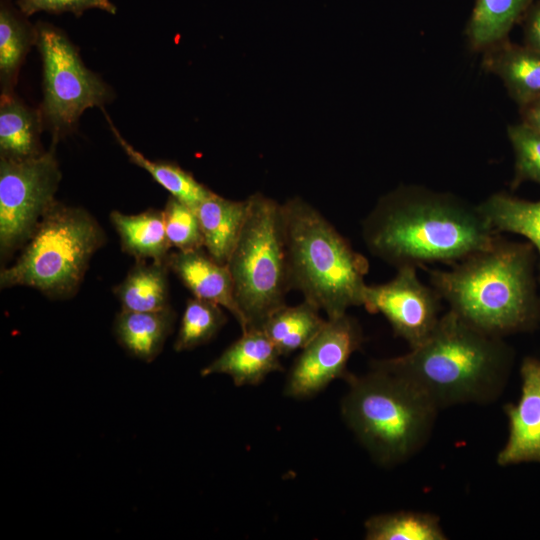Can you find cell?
<instances>
[{"mask_svg":"<svg viewBox=\"0 0 540 540\" xmlns=\"http://www.w3.org/2000/svg\"><path fill=\"white\" fill-rule=\"evenodd\" d=\"M361 230L368 251L396 269L453 265L489 247L500 234L478 206L415 185H402L380 197Z\"/></svg>","mask_w":540,"mask_h":540,"instance_id":"obj_1","label":"cell"},{"mask_svg":"<svg viewBox=\"0 0 540 540\" xmlns=\"http://www.w3.org/2000/svg\"><path fill=\"white\" fill-rule=\"evenodd\" d=\"M536 250L501 234L487 248L450 265L424 268L449 310L476 329L504 338L540 326Z\"/></svg>","mask_w":540,"mask_h":540,"instance_id":"obj_2","label":"cell"},{"mask_svg":"<svg viewBox=\"0 0 540 540\" xmlns=\"http://www.w3.org/2000/svg\"><path fill=\"white\" fill-rule=\"evenodd\" d=\"M513 363L514 350L502 337L482 332L448 310L421 345L401 356L373 360L370 366L406 380L440 410L496 401Z\"/></svg>","mask_w":540,"mask_h":540,"instance_id":"obj_3","label":"cell"},{"mask_svg":"<svg viewBox=\"0 0 540 540\" xmlns=\"http://www.w3.org/2000/svg\"><path fill=\"white\" fill-rule=\"evenodd\" d=\"M281 211L291 290L329 319L362 306L367 258L303 198L288 199Z\"/></svg>","mask_w":540,"mask_h":540,"instance_id":"obj_4","label":"cell"},{"mask_svg":"<svg viewBox=\"0 0 540 540\" xmlns=\"http://www.w3.org/2000/svg\"><path fill=\"white\" fill-rule=\"evenodd\" d=\"M345 381L342 417L376 463L401 464L426 445L439 410L417 388L372 366L364 375L349 373Z\"/></svg>","mask_w":540,"mask_h":540,"instance_id":"obj_5","label":"cell"},{"mask_svg":"<svg viewBox=\"0 0 540 540\" xmlns=\"http://www.w3.org/2000/svg\"><path fill=\"white\" fill-rule=\"evenodd\" d=\"M104 243V231L88 211L56 201L18 259L1 270L0 286H26L50 298H69L78 291L90 259Z\"/></svg>","mask_w":540,"mask_h":540,"instance_id":"obj_6","label":"cell"},{"mask_svg":"<svg viewBox=\"0 0 540 540\" xmlns=\"http://www.w3.org/2000/svg\"><path fill=\"white\" fill-rule=\"evenodd\" d=\"M248 211L227 266L241 312V331L261 328L286 305L291 291L281 204L257 192L248 198Z\"/></svg>","mask_w":540,"mask_h":540,"instance_id":"obj_7","label":"cell"},{"mask_svg":"<svg viewBox=\"0 0 540 540\" xmlns=\"http://www.w3.org/2000/svg\"><path fill=\"white\" fill-rule=\"evenodd\" d=\"M37 41L43 64L40 112L53 144L73 131L82 113L112 99L106 83L82 62L76 47L54 25L39 22Z\"/></svg>","mask_w":540,"mask_h":540,"instance_id":"obj_8","label":"cell"},{"mask_svg":"<svg viewBox=\"0 0 540 540\" xmlns=\"http://www.w3.org/2000/svg\"><path fill=\"white\" fill-rule=\"evenodd\" d=\"M61 171L55 144L27 160L0 158V253L6 258L24 246L55 204Z\"/></svg>","mask_w":540,"mask_h":540,"instance_id":"obj_9","label":"cell"},{"mask_svg":"<svg viewBox=\"0 0 540 540\" xmlns=\"http://www.w3.org/2000/svg\"><path fill=\"white\" fill-rule=\"evenodd\" d=\"M442 298L430 285L421 282L417 267L402 266L388 282L367 285L364 308L380 313L389 322L395 336L405 340L410 349L421 345L434 331L442 308Z\"/></svg>","mask_w":540,"mask_h":540,"instance_id":"obj_10","label":"cell"},{"mask_svg":"<svg viewBox=\"0 0 540 540\" xmlns=\"http://www.w3.org/2000/svg\"><path fill=\"white\" fill-rule=\"evenodd\" d=\"M364 335L357 319L345 313L327 318L320 332L301 350L285 383L284 394L303 399L316 395L350 373L347 363L359 350Z\"/></svg>","mask_w":540,"mask_h":540,"instance_id":"obj_11","label":"cell"},{"mask_svg":"<svg viewBox=\"0 0 540 540\" xmlns=\"http://www.w3.org/2000/svg\"><path fill=\"white\" fill-rule=\"evenodd\" d=\"M520 376L521 394L517 403L504 407L508 437L496 459L502 467L540 463V357H524Z\"/></svg>","mask_w":540,"mask_h":540,"instance_id":"obj_12","label":"cell"},{"mask_svg":"<svg viewBox=\"0 0 540 540\" xmlns=\"http://www.w3.org/2000/svg\"><path fill=\"white\" fill-rule=\"evenodd\" d=\"M166 264L193 297L213 302L228 310L243 325L238 308L233 279L227 264L214 260L204 248L191 251H172Z\"/></svg>","mask_w":540,"mask_h":540,"instance_id":"obj_13","label":"cell"},{"mask_svg":"<svg viewBox=\"0 0 540 540\" xmlns=\"http://www.w3.org/2000/svg\"><path fill=\"white\" fill-rule=\"evenodd\" d=\"M280 357L262 328H250L204 367L201 375L227 374L236 386L258 385L268 374L283 370Z\"/></svg>","mask_w":540,"mask_h":540,"instance_id":"obj_14","label":"cell"},{"mask_svg":"<svg viewBox=\"0 0 540 540\" xmlns=\"http://www.w3.org/2000/svg\"><path fill=\"white\" fill-rule=\"evenodd\" d=\"M482 67L497 76L518 106L540 97V52L503 40L482 52Z\"/></svg>","mask_w":540,"mask_h":540,"instance_id":"obj_15","label":"cell"},{"mask_svg":"<svg viewBox=\"0 0 540 540\" xmlns=\"http://www.w3.org/2000/svg\"><path fill=\"white\" fill-rule=\"evenodd\" d=\"M195 210L204 249L217 262L227 264L246 219L248 199L236 201L213 193Z\"/></svg>","mask_w":540,"mask_h":540,"instance_id":"obj_16","label":"cell"},{"mask_svg":"<svg viewBox=\"0 0 540 540\" xmlns=\"http://www.w3.org/2000/svg\"><path fill=\"white\" fill-rule=\"evenodd\" d=\"M43 124L40 109L29 107L13 93L1 94L0 158L20 161L42 155Z\"/></svg>","mask_w":540,"mask_h":540,"instance_id":"obj_17","label":"cell"},{"mask_svg":"<svg viewBox=\"0 0 540 540\" xmlns=\"http://www.w3.org/2000/svg\"><path fill=\"white\" fill-rule=\"evenodd\" d=\"M110 221L125 253L136 261L166 262L172 246L166 234L163 210L149 209L131 215L114 210Z\"/></svg>","mask_w":540,"mask_h":540,"instance_id":"obj_18","label":"cell"},{"mask_svg":"<svg viewBox=\"0 0 540 540\" xmlns=\"http://www.w3.org/2000/svg\"><path fill=\"white\" fill-rule=\"evenodd\" d=\"M176 319L169 307L161 311L121 310L115 319L114 331L119 343L133 356L150 362L162 351Z\"/></svg>","mask_w":540,"mask_h":540,"instance_id":"obj_19","label":"cell"},{"mask_svg":"<svg viewBox=\"0 0 540 540\" xmlns=\"http://www.w3.org/2000/svg\"><path fill=\"white\" fill-rule=\"evenodd\" d=\"M533 0H475L465 34L473 51L484 52L508 39Z\"/></svg>","mask_w":540,"mask_h":540,"instance_id":"obj_20","label":"cell"},{"mask_svg":"<svg viewBox=\"0 0 540 540\" xmlns=\"http://www.w3.org/2000/svg\"><path fill=\"white\" fill-rule=\"evenodd\" d=\"M477 206L495 232L521 235L532 244L538 255L540 281V200L529 201L498 192Z\"/></svg>","mask_w":540,"mask_h":540,"instance_id":"obj_21","label":"cell"},{"mask_svg":"<svg viewBox=\"0 0 540 540\" xmlns=\"http://www.w3.org/2000/svg\"><path fill=\"white\" fill-rule=\"evenodd\" d=\"M168 271L166 262L137 261L113 290L122 309L150 312L171 307Z\"/></svg>","mask_w":540,"mask_h":540,"instance_id":"obj_22","label":"cell"},{"mask_svg":"<svg viewBox=\"0 0 540 540\" xmlns=\"http://www.w3.org/2000/svg\"><path fill=\"white\" fill-rule=\"evenodd\" d=\"M326 319L320 309L303 299L295 306L287 304L274 311L261 326L281 356L302 350L323 328Z\"/></svg>","mask_w":540,"mask_h":540,"instance_id":"obj_23","label":"cell"},{"mask_svg":"<svg viewBox=\"0 0 540 540\" xmlns=\"http://www.w3.org/2000/svg\"><path fill=\"white\" fill-rule=\"evenodd\" d=\"M37 41L36 25L16 10L8 0L0 4V84L1 94L13 93L20 67Z\"/></svg>","mask_w":540,"mask_h":540,"instance_id":"obj_24","label":"cell"},{"mask_svg":"<svg viewBox=\"0 0 540 540\" xmlns=\"http://www.w3.org/2000/svg\"><path fill=\"white\" fill-rule=\"evenodd\" d=\"M104 114L116 141L129 160L147 171L171 196L196 209L201 202L214 193L179 165L171 162L152 161L145 157L121 136L107 113L104 112Z\"/></svg>","mask_w":540,"mask_h":540,"instance_id":"obj_25","label":"cell"},{"mask_svg":"<svg viewBox=\"0 0 540 540\" xmlns=\"http://www.w3.org/2000/svg\"><path fill=\"white\" fill-rule=\"evenodd\" d=\"M367 540H446L438 516L397 511L371 516L365 521Z\"/></svg>","mask_w":540,"mask_h":540,"instance_id":"obj_26","label":"cell"},{"mask_svg":"<svg viewBox=\"0 0 540 540\" xmlns=\"http://www.w3.org/2000/svg\"><path fill=\"white\" fill-rule=\"evenodd\" d=\"M223 309L213 302L190 298L174 343L175 351L192 350L212 340L227 322Z\"/></svg>","mask_w":540,"mask_h":540,"instance_id":"obj_27","label":"cell"},{"mask_svg":"<svg viewBox=\"0 0 540 540\" xmlns=\"http://www.w3.org/2000/svg\"><path fill=\"white\" fill-rule=\"evenodd\" d=\"M507 135L515 158L510 187L515 190L525 181L540 185V131L520 122L509 125Z\"/></svg>","mask_w":540,"mask_h":540,"instance_id":"obj_28","label":"cell"},{"mask_svg":"<svg viewBox=\"0 0 540 540\" xmlns=\"http://www.w3.org/2000/svg\"><path fill=\"white\" fill-rule=\"evenodd\" d=\"M166 234L179 251L204 248L203 235L195 208L170 196L163 209Z\"/></svg>","mask_w":540,"mask_h":540,"instance_id":"obj_29","label":"cell"},{"mask_svg":"<svg viewBox=\"0 0 540 540\" xmlns=\"http://www.w3.org/2000/svg\"><path fill=\"white\" fill-rule=\"evenodd\" d=\"M17 6L27 17L40 11L53 14L70 12L77 17L93 8L109 14H115L117 11L110 0H17Z\"/></svg>","mask_w":540,"mask_h":540,"instance_id":"obj_30","label":"cell"},{"mask_svg":"<svg viewBox=\"0 0 540 540\" xmlns=\"http://www.w3.org/2000/svg\"><path fill=\"white\" fill-rule=\"evenodd\" d=\"M522 21L524 45L540 52V0L530 5Z\"/></svg>","mask_w":540,"mask_h":540,"instance_id":"obj_31","label":"cell"},{"mask_svg":"<svg viewBox=\"0 0 540 540\" xmlns=\"http://www.w3.org/2000/svg\"><path fill=\"white\" fill-rule=\"evenodd\" d=\"M521 122L540 131V97L519 106Z\"/></svg>","mask_w":540,"mask_h":540,"instance_id":"obj_32","label":"cell"}]
</instances>
